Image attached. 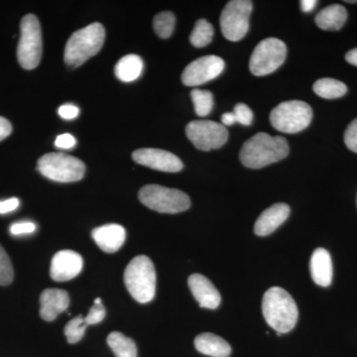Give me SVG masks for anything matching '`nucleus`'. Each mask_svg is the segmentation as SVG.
Segmentation results:
<instances>
[{"mask_svg":"<svg viewBox=\"0 0 357 357\" xmlns=\"http://www.w3.org/2000/svg\"><path fill=\"white\" fill-rule=\"evenodd\" d=\"M317 3L318 2L316 0H303V1H301V8H302L304 13H311V11L314 10Z\"/></svg>","mask_w":357,"mask_h":357,"instance_id":"nucleus-39","label":"nucleus"},{"mask_svg":"<svg viewBox=\"0 0 357 357\" xmlns=\"http://www.w3.org/2000/svg\"><path fill=\"white\" fill-rule=\"evenodd\" d=\"M290 215L288 204L279 203L263 211L256 220L255 232L258 236H267L286 222Z\"/></svg>","mask_w":357,"mask_h":357,"instance_id":"nucleus-17","label":"nucleus"},{"mask_svg":"<svg viewBox=\"0 0 357 357\" xmlns=\"http://www.w3.org/2000/svg\"><path fill=\"white\" fill-rule=\"evenodd\" d=\"M105 314H107V312H105L102 303V304H95L89 309V314H86L84 319H86L89 326L96 325V324H100V321L105 319Z\"/></svg>","mask_w":357,"mask_h":357,"instance_id":"nucleus-31","label":"nucleus"},{"mask_svg":"<svg viewBox=\"0 0 357 357\" xmlns=\"http://www.w3.org/2000/svg\"><path fill=\"white\" fill-rule=\"evenodd\" d=\"M83 257L73 250H61L54 255L51 262L50 275L54 281L72 280L83 269Z\"/></svg>","mask_w":357,"mask_h":357,"instance_id":"nucleus-14","label":"nucleus"},{"mask_svg":"<svg viewBox=\"0 0 357 357\" xmlns=\"http://www.w3.org/2000/svg\"><path fill=\"white\" fill-rule=\"evenodd\" d=\"M93 241L98 248L107 253L119 251L126 239V231L123 227L115 223L102 225L93 230Z\"/></svg>","mask_w":357,"mask_h":357,"instance_id":"nucleus-18","label":"nucleus"},{"mask_svg":"<svg viewBox=\"0 0 357 357\" xmlns=\"http://www.w3.org/2000/svg\"><path fill=\"white\" fill-rule=\"evenodd\" d=\"M312 119V107L302 100H289L277 105L270 114L272 126L284 133H298L306 129Z\"/></svg>","mask_w":357,"mask_h":357,"instance_id":"nucleus-8","label":"nucleus"},{"mask_svg":"<svg viewBox=\"0 0 357 357\" xmlns=\"http://www.w3.org/2000/svg\"><path fill=\"white\" fill-rule=\"evenodd\" d=\"M141 203L161 213H178L191 206L185 192L159 185H147L138 194Z\"/></svg>","mask_w":357,"mask_h":357,"instance_id":"nucleus-5","label":"nucleus"},{"mask_svg":"<svg viewBox=\"0 0 357 357\" xmlns=\"http://www.w3.org/2000/svg\"><path fill=\"white\" fill-rule=\"evenodd\" d=\"M13 132V126L10 122L4 117L0 116V141L6 139Z\"/></svg>","mask_w":357,"mask_h":357,"instance_id":"nucleus-37","label":"nucleus"},{"mask_svg":"<svg viewBox=\"0 0 357 357\" xmlns=\"http://www.w3.org/2000/svg\"><path fill=\"white\" fill-rule=\"evenodd\" d=\"M88 323L82 314L70 319L65 326V335L69 344H77L84 337V333L88 328Z\"/></svg>","mask_w":357,"mask_h":357,"instance_id":"nucleus-28","label":"nucleus"},{"mask_svg":"<svg viewBox=\"0 0 357 357\" xmlns=\"http://www.w3.org/2000/svg\"><path fill=\"white\" fill-rule=\"evenodd\" d=\"M252 8L253 3L250 0H232L225 6L220 20L225 38L237 42L245 36Z\"/></svg>","mask_w":357,"mask_h":357,"instance_id":"nucleus-10","label":"nucleus"},{"mask_svg":"<svg viewBox=\"0 0 357 357\" xmlns=\"http://www.w3.org/2000/svg\"><path fill=\"white\" fill-rule=\"evenodd\" d=\"M20 40L17 48L18 62L25 70H33L42 58L41 26L34 14H28L21 20Z\"/></svg>","mask_w":357,"mask_h":357,"instance_id":"nucleus-7","label":"nucleus"},{"mask_svg":"<svg viewBox=\"0 0 357 357\" xmlns=\"http://www.w3.org/2000/svg\"><path fill=\"white\" fill-rule=\"evenodd\" d=\"M20 199L17 198H10L6 201H0V215L11 213L20 206Z\"/></svg>","mask_w":357,"mask_h":357,"instance_id":"nucleus-36","label":"nucleus"},{"mask_svg":"<svg viewBox=\"0 0 357 357\" xmlns=\"http://www.w3.org/2000/svg\"><path fill=\"white\" fill-rule=\"evenodd\" d=\"M136 163L161 172L177 173L182 170L183 162L175 154L156 148H142L133 152Z\"/></svg>","mask_w":357,"mask_h":357,"instance_id":"nucleus-13","label":"nucleus"},{"mask_svg":"<svg viewBox=\"0 0 357 357\" xmlns=\"http://www.w3.org/2000/svg\"><path fill=\"white\" fill-rule=\"evenodd\" d=\"M312 89L316 95L326 100L342 98L347 93V86L342 82L330 77L319 79L314 84Z\"/></svg>","mask_w":357,"mask_h":357,"instance_id":"nucleus-24","label":"nucleus"},{"mask_svg":"<svg viewBox=\"0 0 357 357\" xmlns=\"http://www.w3.org/2000/svg\"><path fill=\"white\" fill-rule=\"evenodd\" d=\"M77 141L74 136L69 133L59 135L55 141L56 147L60 148V149H70V148L74 147Z\"/></svg>","mask_w":357,"mask_h":357,"instance_id":"nucleus-35","label":"nucleus"},{"mask_svg":"<svg viewBox=\"0 0 357 357\" xmlns=\"http://www.w3.org/2000/svg\"><path fill=\"white\" fill-rule=\"evenodd\" d=\"M143 72L142 59L137 55L124 56L115 66V76L123 83L136 81Z\"/></svg>","mask_w":357,"mask_h":357,"instance_id":"nucleus-22","label":"nucleus"},{"mask_svg":"<svg viewBox=\"0 0 357 357\" xmlns=\"http://www.w3.org/2000/svg\"><path fill=\"white\" fill-rule=\"evenodd\" d=\"M345 2H347V3H356L357 1H356V0H354V1H351H351H345Z\"/></svg>","mask_w":357,"mask_h":357,"instance_id":"nucleus-41","label":"nucleus"},{"mask_svg":"<svg viewBox=\"0 0 357 357\" xmlns=\"http://www.w3.org/2000/svg\"><path fill=\"white\" fill-rule=\"evenodd\" d=\"M175 15L170 11L157 14L153 20L154 31L162 39H167L173 34L175 28Z\"/></svg>","mask_w":357,"mask_h":357,"instance_id":"nucleus-27","label":"nucleus"},{"mask_svg":"<svg viewBox=\"0 0 357 357\" xmlns=\"http://www.w3.org/2000/svg\"><path fill=\"white\" fill-rule=\"evenodd\" d=\"M234 114L236 115V122L243 124V126H250L253 121L252 110L249 109L248 105L244 103H238L234 107Z\"/></svg>","mask_w":357,"mask_h":357,"instance_id":"nucleus-30","label":"nucleus"},{"mask_svg":"<svg viewBox=\"0 0 357 357\" xmlns=\"http://www.w3.org/2000/svg\"><path fill=\"white\" fill-rule=\"evenodd\" d=\"M286 55L287 48L280 39H264L253 51L249 62V69L256 77L267 76L283 65Z\"/></svg>","mask_w":357,"mask_h":357,"instance_id":"nucleus-9","label":"nucleus"},{"mask_svg":"<svg viewBox=\"0 0 357 357\" xmlns=\"http://www.w3.org/2000/svg\"><path fill=\"white\" fill-rule=\"evenodd\" d=\"M124 283L134 300L140 304L151 302L156 293V271L152 260L145 255L133 258L124 271Z\"/></svg>","mask_w":357,"mask_h":357,"instance_id":"nucleus-4","label":"nucleus"},{"mask_svg":"<svg viewBox=\"0 0 357 357\" xmlns=\"http://www.w3.org/2000/svg\"><path fill=\"white\" fill-rule=\"evenodd\" d=\"M347 20V11L340 4H332L319 11L316 16V24L326 31H337Z\"/></svg>","mask_w":357,"mask_h":357,"instance_id":"nucleus-21","label":"nucleus"},{"mask_svg":"<svg viewBox=\"0 0 357 357\" xmlns=\"http://www.w3.org/2000/svg\"><path fill=\"white\" fill-rule=\"evenodd\" d=\"M59 115L62 117L63 119H66V121H70V119H76L77 115L79 114V107H77L76 105H70V103H68V105H62V107H59Z\"/></svg>","mask_w":357,"mask_h":357,"instance_id":"nucleus-34","label":"nucleus"},{"mask_svg":"<svg viewBox=\"0 0 357 357\" xmlns=\"http://www.w3.org/2000/svg\"><path fill=\"white\" fill-rule=\"evenodd\" d=\"M37 169L44 177L58 183L77 182L84 178V162L64 153L45 154L38 160Z\"/></svg>","mask_w":357,"mask_h":357,"instance_id":"nucleus-6","label":"nucleus"},{"mask_svg":"<svg viewBox=\"0 0 357 357\" xmlns=\"http://www.w3.org/2000/svg\"><path fill=\"white\" fill-rule=\"evenodd\" d=\"M213 34L215 31H213V25L206 20H199L195 25L194 30L190 36V41L192 46L204 48L213 41Z\"/></svg>","mask_w":357,"mask_h":357,"instance_id":"nucleus-25","label":"nucleus"},{"mask_svg":"<svg viewBox=\"0 0 357 357\" xmlns=\"http://www.w3.org/2000/svg\"><path fill=\"white\" fill-rule=\"evenodd\" d=\"M262 312L268 326L277 335L291 332L299 318L297 304L292 296L280 287L268 289L263 296Z\"/></svg>","mask_w":357,"mask_h":357,"instance_id":"nucleus-2","label":"nucleus"},{"mask_svg":"<svg viewBox=\"0 0 357 357\" xmlns=\"http://www.w3.org/2000/svg\"><path fill=\"white\" fill-rule=\"evenodd\" d=\"M36 230V225L32 222H20L13 223L10 227V234L13 236L31 234Z\"/></svg>","mask_w":357,"mask_h":357,"instance_id":"nucleus-33","label":"nucleus"},{"mask_svg":"<svg viewBox=\"0 0 357 357\" xmlns=\"http://www.w3.org/2000/svg\"><path fill=\"white\" fill-rule=\"evenodd\" d=\"M344 143L349 150L357 153V119L347 126L344 133Z\"/></svg>","mask_w":357,"mask_h":357,"instance_id":"nucleus-32","label":"nucleus"},{"mask_svg":"<svg viewBox=\"0 0 357 357\" xmlns=\"http://www.w3.org/2000/svg\"><path fill=\"white\" fill-rule=\"evenodd\" d=\"M345 60L349 64L357 67V48L347 52V55H345Z\"/></svg>","mask_w":357,"mask_h":357,"instance_id":"nucleus-40","label":"nucleus"},{"mask_svg":"<svg viewBox=\"0 0 357 357\" xmlns=\"http://www.w3.org/2000/svg\"><path fill=\"white\" fill-rule=\"evenodd\" d=\"M40 316L46 321H54L70 305L69 294L60 289H46L40 296Z\"/></svg>","mask_w":357,"mask_h":357,"instance_id":"nucleus-16","label":"nucleus"},{"mask_svg":"<svg viewBox=\"0 0 357 357\" xmlns=\"http://www.w3.org/2000/svg\"><path fill=\"white\" fill-rule=\"evenodd\" d=\"M195 112L199 116H206L213 109V96L210 91L194 89L191 93Z\"/></svg>","mask_w":357,"mask_h":357,"instance_id":"nucleus-26","label":"nucleus"},{"mask_svg":"<svg viewBox=\"0 0 357 357\" xmlns=\"http://www.w3.org/2000/svg\"><path fill=\"white\" fill-rule=\"evenodd\" d=\"M185 134L197 149L211 151L220 149L229 140V131L222 123L211 121H194L188 123Z\"/></svg>","mask_w":357,"mask_h":357,"instance_id":"nucleus-11","label":"nucleus"},{"mask_svg":"<svg viewBox=\"0 0 357 357\" xmlns=\"http://www.w3.org/2000/svg\"><path fill=\"white\" fill-rule=\"evenodd\" d=\"M225 70V61L218 56H204L192 61L182 74L183 84L188 86H201L213 81Z\"/></svg>","mask_w":357,"mask_h":357,"instance_id":"nucleus-12","label":"nucleus"},{"mask_svg":"<svg viewBox=\"0 0 357 357\" xmlns=\"http://www.w3.org/2000/svg\"><path fill=\"white\" fill-rule=\"evenodd\" d=\"M14 270L10 258L6 251L0 245V285L7 286L13 283Z\"/></svg>","mask_w":357,"mask_h":357,"instance_id":"nucleus-29","label":"nucleus"},{"mask_svg":"<svg viewBox=\"0 0 357 357\" xmlns=\"http://www.w3.org/2000/svg\"><path fill=\"white\" fill-rule=\"evenodd\" d=\"M197 351L211 357H229L231 347L227 340L211 333H204L195 338Z\"/></svg>","mask_w":357,"mask_h":357,"instance_id":"nucleus-20","label":"nucleus"},{"mask_svg":"<svg viewBox=\"0 0 357 357\" xmlns=\"http://www.w3.org/2000/svg\"><path fill=\"white\" fill-rule=\"evenodd\" d=\"M288 154L289 144L285 138L260 132L244 143L239 158L246 168L261 169L285 159Z\"/></svg>","mask_w":357,"mask_h":357,"instance_id":"nucleus-1","label":"nucleus"},{"mask_svg":"<svg viewBox=\"0 0 357 357\" xmlns=\"http://www.w3.org/2000/svg\"><path fill=\"white\" fill-rule=\"evenodd\" d=\"M312 278L317 285L328 287L333 281V261L325 248H317L310 262Z\"/></svg>","mask_w":357,"mask_h":357,"instance_id":"nucleus-19","label":"nucleus"},{"mask_svg":"<svg viewBox=\"0 0 357 357\" xmlns=\"http://www.w3.org/2000/svg\"><path fill=\"white\" fill-rule=\"evenodd\" d=\"M234 123H236V119L234 112H225V114L222 115V124L223 126H234Z\"/></svg>","mask_w":357,"mask_h":357,"instance_id":"nucleus-38","label":"nucleus"},{"mask_svg":"<svg viewBox=\"0 0 357 357\" xmlns=\"http://www.w3.org/2000/svg\"><path fill=\"white\" fill-rule=\"evenodd\" d=\"M107 344L114 351L115 357H137V347L130 337L123 333L114 332L107 337Z\"/></svg>","mask_w":357,"mask_h":357,"instance_id":"nucleus-23","label":"nucleus"},{"mask_svg":"<svg viewBox=\"0 0 357 357\" xmlns=\"http://www.w3.org/2000/svg\"><path fill=\"white\" fill-rule=\"evenodd\" d=\"M192 296L198 301L199 306L215 310L220 306L222 297L218 289L206 277L202 274H192L188 280Z\"/></svg>","mask_w":357,"mask_h":357,"instance_id":"nucleus-15","label":"nucleus"},{"mask_svg":"<svg viewBox=\"0 0 357 357\" xmlns=\"http://www.w3.org/2000/svg\"><path fill=\"white\" fill-rule=\"evenodd\" d=\"M105 40V27L93 23L75 32L66 44L64 60L70 68L79 67L102 48Z\"/></svg>","mask_w":357,"mask_h":357,"instance_id":"nucleus-3","label":"nucleus"}]
</instances>
